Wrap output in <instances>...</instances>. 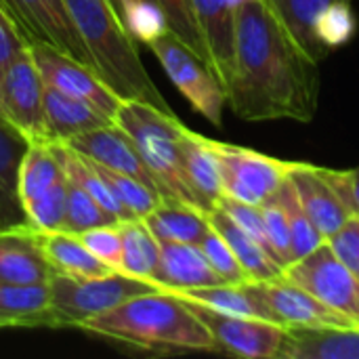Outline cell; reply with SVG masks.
<instances>
[{"label":"cell","instance_id":"1","mask_svg":"<svg viewBox=\"0 0 359 359\" xmlns=\"http://www.w3.org/2000/svg\"><path fill=\"white\" fill-rule=\"evenodd\" d=\"M225 93L231 111L246 122L307 124L318 114V61L299 46L269 0L236 8V65Z\"/></svg>","mask_w":359,"mask_h":359},{"label":"cell","instance_id":"2","mask_svg":"<svg viewBox=\"0 0 359 359\" xmlns=\"http://www.w3.org/2000/svg\"><path fill=\"white\" fill-rule=\"evenodd\" d=\"M80 328L147 351H217L210 330L189 303L166 290L133 297Z\"/></svg>","mask_w":359,"mask_h":359},{"label":"cell","instance_id":"3","mask_svg":"<svg viewBox=\"0 0 359 359\" xmlns=\"http://www.w3.org/2000/svg\"><path fill=\"white\" fill-rule=\"evenodd\" d=\"M67 13L84 40L97 76L120 97L149 103L172 114L151 76L147 74L135 40L122 25L109 0H63Z\"/></svg>","mask_w":359,"mask_h":359},{"label":"cell","instance_id":"4","mask_svg":"<svg viewBox=\"0 0 359 359\" xmlns=\"http://www.w3.org/2000/svg\"><path fill=\"white\" fill-rule=\"evenodd\" d=\"M114 122L122 126L135 141L147 170L156 179L158 189L166 202L187 204L206 212L198 196L189 187L183 170L181 130L185 124L175 114L162 111L143 101L122 99Z\"/></svg>","mask_w":359,"mask_h":359},{"label":"cell","instance_id":"5","mask_svg":"<svg viewBox=\"0 0 359 359\" xmlns=\"http://www.w3.org/2000/svg\"><path fill=\"white\" fill-rule=\"evenodd\" d=\"M48 288L53 328H80L86 320L101 316L133 297L160 290L156 284L124 276L120 271L84 280L53 273Z\"/></svg>","mask_w":359,"mask_h":359},{"label":"cell","instance_id":"6","mask_svg":"<svg viewBox=\"0 0 359 359\" xmlns=\"http://www.w3.org/2000/svg\"><path fill=\"white\" fill-rule=\"evenodd\" d=\"M147 48L156 55L170 82L189 101V105L212 126L221 128L227 93L215 72L170 32L151 40Z\"/></svg>","mask_w":359,"mask_h":359},{"label":"cell","instance_id":"7","mask_svg":"<svg viewBox=\"0 0 359 359\" xmlns=\"http://www.w3.org/2000/svg\"><path fill=\"white\" fill-rule=\"evenodd\" d=\"M217 154L223 196L261 206L288 179L297 162L265 156L261 151L210 139Z\"/></svg>","mask_w":359,"mask_h":359},{"label":"cell","instance_id":"8","mask_svg":"<svg viewBox=\"0 0 359 359\" xmlns=\"http://www.w3.org/2000/svg\"><path fill=\"white\" fill-rule=\"evenodd\" d=\"M0 114L29 143H48L44 122V80L29 46L0 72Z\"/></svg>","mask_w":359,"mask_h":359},{"label":"cell","instance_id":"9","mask_svg":"<svg viewBox=\"0 0 359 359\" xmlns=\"http://www.w3.org/2000/svg\"><path fill=\"white\" fill-rule=\"evenodd\" d=\"M0 6L6 11L27 44H48L97 74L93 57L63 0H0Z\"/></svg>","mask_w":359,"mask_h":359},{"label":"cell","instance_id":"10","mask_svg":"<svg viewBox=\"0 0 359 359\" xmlns=\"http://www.w3.org/2000/svg\"><path fill=\"white\" fill-rule=\"evenodd\" d=\"M284 276L359 328V278L326 242L307 257L294 261Z\"/></svg>","mask_w":359,"mask_h":359},{"label":"cell","instance_id":"11","mask_svg":"<svg viewBox=\"0 0 359 359\" xmlns=\"http://www.w3.org/2000/svg\"><path fill=\"white\" fill-rule=\"evenodd\" d=\"M187 303L194 309V313L204 322V326L210 330L217 351L246 359L280 358L286 339L284 326L267 320L221 313L191 301Z\"/></svg>","mask_w":359,"mask_h":359},{"label":"cell","instance_id":"12","mask_svg":"<svg viewBox=\"0 0 359 359\" xmlns=\"http://www.w3.org/2000/svg\"><path fill=\"white\" fill-rule=\"evenodd\" d=\"M29 53L38 65V72L44 80V84L76 97L109 120L116 118L122 99L84 63L63 55L61 50L48 46V44H29Z\"/></svg>","mask_w":359,"mask_h":359},{"label":"cell","instance_id":"13","mask_svg":"<svg viewBox=\"0 0 359 359\" xmlns=\"http://www.w3.org/2000/svg\"><path fill=\"white\" fill-rule=\"evenodd\" d=\"M259 286L280 324L286 328H358L284 273L276 280L259 282Z\"/></svg>","mask_w":359,"mask_h":359},{"label":"cell","instance_id":"14","mask_svg":"<svg viewBox=\"0 0 359 359\" xmlns=\"http://www.w3.org/2000/svg\"><path fill=\"white\" fill-rule=\"evenodd\" d=\"M63 145L72 147L74 151H78V154L116 170V172H122V175L137 179L139 183H143L149 189H156L160 194L158 183L151 177V172L147 170L135 141L116 122L105 124V126L95 128V130H88V133H82V135H76V137L67 139Z\"/></svg>","mask_w":359,"mask_h":359},{"label":"cell","instance_id":"15","mask_svg":"<svg viewBox=\"0 0 359 359\" xmlns=\"http://www.w3.org/2000/svg\"><path fill=\"white\" fill-rule=\"evenodd\" d=\"M288 179L297 189L303 210L307 212V217L324 240H328L351 217L332 185L322 175L320 166L309 162H297Z\"/></svg>","mask_w":359,"mask_h":359},{"label":"cell","instance_id":"16","mask_svg":"<svg viewBox=\"0 0 359 359\" xmlns=\"http://www.w3.org/2000/svg\"><path fill=\"white\" fill-rule=\"evenodd\" d=\"M191 4L210 55V67L227 90L236 65V8L227 0H191Z\"/></svg>","mask_w":359,"mask_h":359},{"label":"cell","instance_id":"17","mask_svg":"<svg viewBox=\"0 0 359 359\" xmlns=\"http://www.w3.org/2000/svg\"><path fill=\"white\" fill-rule=\"evenodd\" d=\"M53 269L38 244L36 229L17 227L0 231V282L48 284Z\"/></svg>","mask_w":359,"mask_h":359},{"label":"cell","instance_id":"18","mask_svg":"<svg viewBox=\"0 0 359 359\" xmlns=\"http://www.w3.org/2000/svg\"><path fill=\"white\" fill-rule=\"evenodd\" d=\"M183 301H191L204 307H210L221 313L240 316V318H257L280 324L278 316L269 307L259 282H242V284H217L204 288H187V290H166ZM282 326V324H280ZM286 328V326H284Z\"/></svg>","mask_w":359,"mask_h":359},{"label":"cell","instance_id":"19","mask_svg":"<svg viewBox=\"0 0 359 359\" xmlns=\"http://www.w3.org/2000/svg\"><path fill=\"white\" fill-rule=\"evenodd\" d=\"M29 141L0 114V231L29 227L19 198V166Z\"/></svg>","mask_w":359,"mask_h":359},{"label":"cell","instance_id":"20","mask_svg":"<svg viewBox=\"0 0 359 359\" xmlns=\"http://www.w3.org/2000/svg\"><path fill=\"white\" fill-rule=\"evenodd\" d=\"M156 284L160 290H187L225 284L210 267L198 244L160 242V265Z\"/></svg>","mask_w":359,"mask_h":359},{"label":"cell","instance_id":"21","mask_svg":"<svg viewBox=\"0 0 359 359\" xmlns=\"http://www.w3.org/2000/svg\"><path fill=\"white\" fill-rule=\"evenodd\" d=\"M282 359H359V328H286Z\"/></svg>","mask_w":359,"mask_h":359},{"label":"cell","instance_id":"22","mask_svg":"<svg viewBox=\"0 0 359 359\" xmlns=\"http://www.w3.org/2000/svg\"><path fill=\"white\" fill-rule=\"evenodd\" d=\"M181 160H183V170H185L189 187L198 196L204 210L210 212L215 208V204L219 202V198L223 196L219 162H217V154L210 145V139L183 126Z\"/></svg>","mask_w":359,"mask_h":359},{"label":"cell","instance_id":"23","mask_svg":"<svg viewBox=\"0 0 359 359\" xmlns=\"http://www.w3.org/2000/svg\"><path fill=\"white\" fill-rule=\"evenodd\" d=\"M44 122L48 143H65L76 135L101 128L105 124H111L114 120H109L88 103L44 84Z\"/></svg>","mask_w":359,"mask_h":359},{"label":"cell","instance_id":"24","mask_svg":"<svg viewBox=\"0 0 359 359\" xmlns=\"http://www.w3.org/2000/svg\"><path fill=\"white\" fill-rule=\"evenodd\" d=\"M53 328L48 284L0 282V328Z\"/></svg>","mask_w":359,"mask_h":359},{"label":"cell","instance_id":"25","mask_svg":"<svg viewBox=\"0 0 359 359\" xmlns=\"http://www.w3.org/2000/svg\"><path fill=\"white\" fill-rule=\"evenodd\" d=\"M38 244L53 269V273L69 278H101L114 273L111 267L101 263L76 233L67 231H36Z\"/></svg>","mask_w":359,"mask_h":359},{"label":"cell","instance_id":"26","mask_svg":"<svg viewBox=\"0 0 359 359\" xmlns=\"http://www.w3.org/2000/svg\"><path fill=\"white\" fill-rule=\"evenodd\" d=\"M208 223L212 225V229L219 231V236L233 250L238 263L242 265L250 282H269L284 273L278 261L259 242H255L240 225H236L233 219L219 206H215L208 212Z\"/></svg>","mask_w":359,"mask_h":359},{"label":"cell","instance_id":"27","mask_svg":"<svg viewBox=\"0 0 359 359\" xmlns=\"http://www.w3.org/2000/svg\"><path fill=\"white\" fill-rule=\"evenodd\" d=\"M269 2L273 4L278 17L292 34V38L299 42V46L313 61L320 63L326 57V53L318 40V23L332 6L351 0H269Z\"/></svg>","mask_w":359,"mask_h":359},{"label":"cell","instance_id":"28","mask_svg":"<svg viewBox=\"0 0 359 359\" xmlns=\"http://www.w3.org/2000/svg\"><path fill=\"white\" fill-rule=\"evenodd\" d=\"M149 231L158 242H179V244H200L210 229L208 212L179 202H162L147 217H143Z\"/></svg>","mask_w":359,"mask_h":359},{"label":"cell","instance_id":"29","mask_svg":"<svg viewBox=\"0 0 359 359\" xmlns=\"http://www.w3.org/2000/svg\"><path fill=\"white\" fill-rule=\"evenodd\" d=\"M118 227L122 236L120 273L156 284L158 265H160V242L149 231L143 219L120 221Z\"/></svg>","mask_w":359,"mask_h":359},{"label":"cell","instance_id":"30","mask_svg":"<svg viewBox=\"0 0 359 359\" xmlns=\"http://www.w3.org/2000/svg\"><path fill=\"white\" fill-rule=\"evenodd\" d=\"M48 145H50V151H53V156H55V160H57L61 172L65 175V179H67L72 185H76V187H80L82 191H86L99 206H103L107 212L116 215L120 221L133 219V217L120 206V202L114 198V194L109 191V187L105 185V181L95 172V168L90 166V162H88L82 154L74 151L72 147H67V145H63V143H48Z\"/></svg>","mask_w":359,"mask_h":359},{"label":"cell","instance_id":"31","mask_svg":"<svg viewBox=\"0 0 359 359\" xmlns=\"http://www.w3.org/2000/svg\"><path fill=\"white\" fill-rule=\"evenodd\" d=\"M59 179H63V172L50 151L48 143H29L21 166H19V198L21 204H29L36 198H40L44 191H48Z\"/></svg>","mask_w":359,"mask_h":359},{"label":"cell","instance_id":"32","mask_svg":"<svg viewBox=\"0 0 359 359\" xmlns=\"http://www.w3.org/2000/svg\"><path fill=\"white\" fill-rule=\"evenodd\" d=\"M86 158V156H84ZM90 162V166L95 168V172L105 181V185L109 187V191L114 194V198L120 202V206L133 217V219H143L147 217L154 208H158L164 198L156 191V189H149L147 185L139 183L137 179L128 177V175H122V172H116L90 158H86Z\"/></svg>","mask_w":359,"mask_h":359},{"label":"cell","instance_id":"33","mask_svg":"<svg viewBox=\"0 0 359 359\" xmlns=\"http://www.w3.org/2000/svg\"><path fill=\"white\" fill-rule=\"evenodd\" d=\"M286 215H288V227H290V244H292V263L307 257L309 252H313L318 246H322L326 240L322 238V233L316 229V225L311 223V219L307 217V212L301 206V200L297 196V189L292 187L290 179H286L282 183V187L278 189Z\"/></svg>","mask_w":359,"mask_h":359},{"label":"cell","instance_id":"34","mask_svg":"<svg viewBox=\"0 0 359 359\" xmlns=\"http://www.w3.org/2000/svg\"><path fill=\"white\" fill-rule=\"evenodd\" d=\"M156 2L166 19L168 32L175 34L187 48H191L210 67V55H208L204 36L200 32L191 0H156Z\"/></svg>","mask_w":359,"mask_h":359},{"label":"cell","instance_id":"35","mask_svg":"<svg viewBox=\"0 0 359 359\" xmlns=\"http://www.w3.org/2000/svg\"><path fill=\"white\" fill-rule=\"evenodd\" d=\"M120 219L111 212H107L103 206H99L86 191L72 185L67 181V210H65V223L63 231L67 233H84L95 227L103 225H116Z\"/></svg>","mask_w":359,"mask_h":359},{"label":"cell","instance_id":"36","mask_svg":"<svg viewBox=\"0 0 359 359\" xmlns=\"http://www.w3.org/2000/svg\"><path fill=\"white\" fill-rule=\"evenodd\" d=\"M27 223L36 231H63L67 210V179H59L48 191L23 206Z\"/></svg>","mask_w":359,"mask_h":359},{"label":"cell","instance_id":"37","mask_svg":"<svg viewBox=\"0 0 359 359\" xmlns=\"http://www.w3.org/2000/svg\"><path fill=\"white\" fill-rule=\"evenodd\" d=\"M265 233L269 240V248L280 263V267L286 271L292 265V244H290V227H288V215L284 208V202L280 194L276 191L269 200H265L261 206Z\"/></svg>","mask_w":359,"mask_h":359},{"label":"cell","instance_id":"38","mask_svg":"<svg viewBox=\"0 0 359 359\" xmlns=\"http://www.w3.org/2000/svg\"><path fill=\"white\" fill-rule=\"evenodd\" d=\"M200 250L204 252V257L208 259L210 267L219 273V278L225 282V284H242V282H250L246 271L242 269V265L238 263L233 250L227 246V242L219 236L217 229H210L206 231V236L202 238V242L198 244Z\"/></svg>","mask_w":359,"mask_h":359},{"label":"cell","instance_id":"39","mask_svg":"<svg viewBox=\"0 0 359 359\" xmlns=\"http://www.w3.org/2000/svg\"><path fill=\"white\" fill-rule=\"evenodd\" d=\"M358 29L355 15L351 11V2H341L332 6L318 23V40L328 55L330 50L347 44Z\"/></svg>","mask_w":359,"mask_h":359},{"label":"cell","instance_id":"40","mask_svg":"<svg viewBox=\"0 0 359 359\" xmlns=\"http://www.w3.org/2000/svg\"><path fill=\"white\" fill-rule=\"evenodd\" d=\"M118 223L116 225L95 227V229L84 231V233H78V238L82 240V244L101 263H105L114 271H120V261H122V236H120Z\"/></svg>","mask_w":359,"mask_h":359},{"label":"cell","instance_id":"41","mask_svg":"<svg viewBox=\"0 0 359 359\" xmlns=\"http://www.w3.org/2000/svg\"><path fill=\"white\" fill-rule=\"evenodd\" d=\"M215 206L225 210L233 219L236 225H240L255 242H259L273 257V252L269 248V240H267V233H265V223H263V215H261L259 206H252V204H246V202H240V200H233V198H227V196H221Z\"/></svg>","mask_w":359,"mask_h":359},{"label":"cell","instance_id":"42","mask_svg":"<svg viewBox=\"0 0 359 359\" xmlns=\"http://www.w3.org/2000/svg\"><path fill=\"white\" fill-rule=\"evenodd\" d=\"M332 252L359 278V215H351L328 240Z\"/></svg>","mask_w":359,"mask_h":359},{"label":"cell","instance_id":"43","mask_svg":"<svg viewBox=\"0 0 359 359\" xmlns=\"http://www.w3.org/2000/svg\"><path fill=\"white\" fill-rule=\"evenodd\" d=\"M27 46L29 44L23 40V36L19 34L6 11L0 6V72Z\"/></svg>","mask_w":359,"mask_h":359},{"label":"cell","instance_id":"44","mask_svg":"<svg viewBox=\"0 0 359 359\" xmlns=\"http://www.w3.org/2000/svg\"><path fill=\"white\" fill-rule=\"evenodd\" d=\"M349 183H351V191H353L355 210H358V215H359V168L349 170Z\"/></svg>","mask_w":359,"mask_h":359},{"label":"cell","instance_id":"45","mask_svg":"<svg viewBox=\"0 0 359 359\" xmlns=\"http://www.w3.org/2000/svg\"><path fill=\"white\" fill-rule=\"evenodd\" d=\"M227 2H229V4H231L233 8H238V6H242L244 2H248V0H227Z\"/></svg>","mask_w":359,"mask_h":359}]
</instances>
